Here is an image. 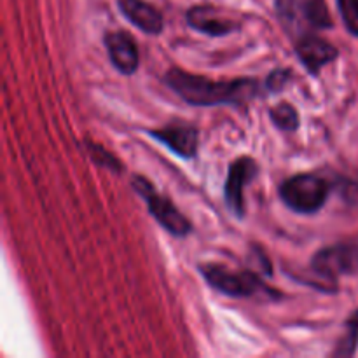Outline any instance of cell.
<instances>
[{"label": "cell", "instance_id": "1", "mask_svg": "<svg viewBox=\"0 0 358 358\" xmlns=\"http://www.w3.org/2000/svg\"><path fill=\"white\" fill-rule=\"evenodd\" d=\"M164 84L173 90L185 103L194 107L215 105H247L261 94V84L250 77L233 80H213L205 76L171 66L164 73Z\"/></svg>", "mask_w": 358, "mask_h": 358}, {"label": "cell", "instance_id": "2", "mask_svg": "<svg viewBox=\"0 0 358 358\" xmlns=\"http://www.w3.org/2000/svg\"><path fill=\"white\" fill-rule=\"evenodd\" d=\"M332 184L315 173H297L285 178L278 187L283 205L301 215H313L320 212L331 196Z\"/></svg>", "mask_w": 358, "mask_h": 358}, {"label": "cell", "instance_id": "3", "mask_svg": "<svg viewBox=\"0 0 358 358\" xmlns=\"http://www.w3.org/2000/svg\"><path fill=\"white\" fill-rule=\"evenodd\" d=\"M199 275L206 283L217 292L227 297H252L259 292H264L278 299L280 294L264 283V280L257 273L250 269H231L226 264H208L198 266Z\"/></svg>", "mask_w": 358, "mask_h": 358}, {"label": "cell", "instance_id": "4", "mask_svg": "<svg viewBox=\"0 0 358 358\" xmlns=\"http://www.w3.org/2000/svg\"><path fill=\"white\" fill-rule=\"evenodd\" d=\"M131 187L147 203L149 213L166 233L175 238H185L192 233L194 226L191 220L173 205L170 198L159 194L149 178L143 175H135L131 178Z\"/></svg>", "mask_w": 358, "mask_h": 358}, {"label": "cell", "instance_id": "5", "mask_svg": "<svg viewBox=\"0 0 358 358\" xmlns=\"http://www.w3.org/2000/svg\"><path fill=\"white\" fill-rule=\"evenodd\" d=\"M311 269L322 278L334 282L339 276L358 271V248L348 243L320 248L311 259Z\"/></svg>", "mask_w": 358, "mask_h": 358}, {"label": "cell", "instance_id": "6", "mask_svg": "<svg viewBox=\"0 0 358 358\" xmlns=\"http://www.w3.org/2000/svg\"><path fill=\"white\" fill-rule=\"evenodd\" d=\"M259 175V164L254 157L240 156L229 164L226 185H224V199L236 219L245 217V187L255 180Z\"/></svg>", "mask_w": 358, "mask_h": 358}, {"label": "cell", "instance_id": "7", "mask_svg": "<svg viewBox=\"0 0 358 358\" xmlns=\"http://www.w3.org/2000/svg\"><path fill=\"white\" fill-rule=\"evenodd\" d=\"M150 138L157 140L161 145L168 147L173 154L184 159H194L198 156L199 131L196 126L187 122H173L164 128L149 129Z\"/></svg>", "mask_w": 358, "mask_h": 358}, {"label": "cell", "instance_id": "8", "mask_svg": "<svg viewBox=\"0 0 358 358\" xmlns=\"http://www.w3.org/2000/svg\"><path fill=\"white\" fill-rule=\"evenodd\" d=\"M112 66L122 76H133L140 66V52L136 41L124 30L107 31L103 38Z\"/></svg>", "mask_w": 358, "mask_h": 358}, {"label": "cell", "instance_id": "9", "mask_svg": "<svg viewBox=\"0 0 358 358\" xmlns=\"http://www.w3.org/2000/svg\"><path fill=\"white\" fill-rule=\"evenodd\" d=\"M187 24L192 30L208 37H224L240 30V23L226 16L220 9L212 6H194L185 14Z\"/></svg>", "mask_w": 358, "mask_h": 358}, {"label": "cell", "instance_id": "10", "mask_svg": "<svg viewBox=\"0 0 358 358\" xmlns=\"http://www.w3.org/2000/svg\"><path fill=\"white\" fill-rule=\"evenodd\" d=\"M296 55L304 69L317 76L325 65L338 58V49L325 38L317 37L313 34H304L296 38Z\"/></svg>", "mask_w": 358, "mask_h": 358}, {"label": "cell", "instance_id": "11", "mask_svg": "<svg viewBox=\"0 0 358 358\" xmlns=\"http://www.w3.org/2000/svg\"><path fill=\"white\" fill-rule=\"evenodd\" d=\"M122 16L147 35H159L164 30V17L157 7L145 0H117Z\"/></svg>", "mask_w": 358, "mask_h": 358}, {"label": "cell", "instance_id": "12", "mask_svg": "<svg viewBox=\"0 0 358 358\" xmlns=\"http://www.w3.org/2000/svg\"><path fill=\"white\" fill-rule=\"evenodd\" d=\"M299 9L301 16L310 27L318 28V30H329L334 27L325 0H299Z\"/></svg>", "mask_w": 358, "mask_h": 358}, {"label": "cell", "instance_id": "13", "mask_svg": "<svg viewBox=\"0 0 358 358\" xmlns=\"http://www.w3.org/2000/svg\"><path fill=\"white\" fill-rule=\"evenodd\" d=\"M84 149H86L91 161H93L96 166L103 168V170L107 171H112V173H124V164H122V161L119 159L115 154H112L110 150L105 149L101 143L93 142L91 138H84Z\"/></svg>", "mask_w": 358, "mask_h": 358}, {"label": "cell", "instance_id": "14", "mask_svg": "<svg viewBox=\"0 0 358 358\" xmlns=\"http://www.w3.org/2000/svg\"><path fill=\"white\" fill-rule=\"evenodd\" d=\"M269 119L273 124L285 133H294L301 124V117L297 108L289 101H280L269 108Z\"/></svg>", "mask_w": 358, "mask_h": 358}, {"label": "cell", "instance_id": "15", "mask_svg": "<svg viewBox=\"0 0 358 358\" xmlns=\"http://www.w3.org/2000/svg\"><path fill=\"white\" fill-rule=\"evenodd\" d=\"M358 348V310L345 324V334L338 341L332 357H353Z\"/></svg>", "mask_w": 358, "mask_h": 358}, {"label": "cell", "instance_id": "16", "mask_svg": "<svg viewBox=\"0 0 358 358\" xmlns=\"http://www.w3.org/2000/svg\"><path fill=\"white\" fill-rule=\"evenodd\" d=\"M338 7L346 30L358 37V0H338Z\"/></svg>", "mask_w": 358, "mask_h": 358}, {"label": "cell", "instance_id": "17", "mask_svg": "<svg viewBox=\"0 0 358 358\" xmlns=\"http://www.w3.org/2000/svg\"><path fill=\"white\" fill-rule=\"evenodd\" d=\"M292 79V70L290 69H276L268 76L264 83V90L269 93H280Z\"/></svg>", "mask_w": 358, "mask_h": 358}, {"label": "cell", "instance_id": "18", "mask_svg": "<svg viewBox=\"0 0 358 358\" xmlns=\"http://www.w3.org/2000/svg\"><path fill=\"white\" fill-rule=\"evenodd\" d=\"M341 196L350 205H358V184L352 180H345L341 185Z\"/></svg>", "mask_w": 358, "mask_h": 358}]
</instances>
